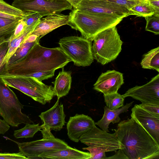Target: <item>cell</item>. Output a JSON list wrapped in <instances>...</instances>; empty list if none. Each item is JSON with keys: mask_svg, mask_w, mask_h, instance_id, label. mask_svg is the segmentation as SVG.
I'll return each mask as SVG.
<instances>
[{"mask_svg": "<svg viewBox=\"0 0 159 159\" xmlns=\"http://www.w3.org/2000/svg\"><path fill=\"white\" fill-rule=\"evenodd\" d=\"M70 61L60 47L45 48L39 41L21 61L7 68L5 73L1 76L28 77L36 72L64 68Z\"/></svg>", "mask_w": 159, "mask_h": 159, "instance_id": "1", "label": "cell"}, {"mask_svg": "<svg viewBox=\"0 0 159 159\" xmlns=\"http://www.w3.org/2000/svg\"><path fill=\"white\" fill-rule=\"evenodd\" d=\"M114 130L129 159H159V144L132 118L120 122Z\"/></svg>", "mask_w": 159, "mask_h": 159, "instance_id": "2", "label": "cell"}, {"mask_svg": "<svg viewBox=\"0 0 159 159\" xmlns=\"http://www.w3.org/2000/svg\"><path fill=\"white\" fill-rule=\"evenodd\" d=\"M69 16L67 25L79 31L82 36L91 41L98 33L116 25L123 19L111 16L89 13L75 8Z\"/></svg>", "mask_w": 159, "mask_h": 159, "instance_id": "3", "label": "cell"}, {"mask_svg": "<svg viewBox=\"0 0 159 159\" xmlns=\"http://www.w3.org/2000/svg\"><path fill=\"white\" fill-rule=\"evenodd\" d=\"M80 141L88 146L83 149L89 152L90 159H105V152H115L124 148L115 132L109 133L99 129L96 125L84 134Z\"/></svg>", "mask_w": 159, "mask_h": 159, "instance_id": "4", "label": "cell"}, {"mask_svg": "<svg viewBox=\"0 0 159 159\" xmlns=\"http://www.w3.org/2000/svg\"><path fill=\"white\" fill-rule=\"evenodd\" d=\"M92 46L94 58L102 65L115 60L122 49L123 42L116 25L106 29L94 37Z\"/></svg>", "mask_w": 159, "mask_h": 159, "instance_id": "5", "label": "cell"}, {"mask_svg": "<svg viewBox=\"0 0 159 159\" xmlns=\"http://www.w3.org/2000/svg\"><path fill=\"white\" fill-rule=\"evenodd\" d=\"M0 78L9 87L20 91L42 105L50 103L55 96L53 88L32 77L0 76Z\"/></svg>", "mask_w": 159, "mask_h": 159, "instance_id": "6", "label": "cell"}, {"mask_svg": "<svg viewBox=\"0 0 159 159\" xmlns=\"http://www.w3.org/2000/svg\"><path fill=\"white\" fill-rule=\"evenodd\" d=\"M24 106L14 92L0 78V116L3 120L12 127L33 123L29 116L22 112Z\"/></svg>", "mask_w": 159, "mask_h": 159, "instance_id": "7", "label": "cell"}, {"mask_svg": "<svg viewBox=\"0 0 159 159\" xmlns=\"http://www.w3.org/2000/svg\"><path fill=\"white\" fill-rule=\"evenodd\" d=\"M91 41L82 36H70L61 38L58 43L75 65L86 66L93 61Z\"/></svg>", "mask_w": 159, "mask_h": 159, "instance_id": "8", "label": "cell"}, {"mask_svg": "<svg viewBox=\"0 0 159 159\" xmlns=\"http://www.w3.org/2000/svg\"><path fill=\"white\" fill-rule=\"evenodd\" d=\"M11 5L23 12H37L43 16L60 13L72 7L66 0H14Z\"/></svg>", "mask_w": 159, "mask_h": 159, "instance_id": "9", "label": "cell"}, {"mask_svg": "<svg viewBox=\"0 0 159 159\" xmlns=\"http://www.w3.org/2000/svg\"><path fill=\"white\" fill-rule=\"evenodd\" d=\"M18 145L19 151L27 157V159H39L41 154L66 148L69 146L63 141L54 138H43L40 140L29 142L20 143L4 137Z\"/></svg>", "mask_w": 159, "mask_h": 159, "instance_id": "10", "label": "cell"}, {"mask_svg": "<svg viewBox=\"0 0 159 159\" xmlns=\"http://www.w3.org/2000/svg\"><path fill=\"white\" fill-rule=\"evenodd\" d=\"M84 11L122 18L133 15L126 7L104 0H82L75 8Z\"/></svg>", "mask_w": 159, "mask_h": 159, "instance_id": "11", "label": "cell"}, {"mask_svg": "<svg viewBox=\"0 0 159 159\" xmlns=\"http://www.w3.org/2000/svg\"><path fill=\"white\" fill-rule=\"evenodd\" d=\"M59 99L51 108L41 113L39 117L43 124L41 125V131L43 138L52 139L55 138L51 133V130L58 131L64 125L66 115L64 111L63 104H59Z\"/></svg>", "mask_w": 159, "mask_h": 159, "instance_id": "12", "label": "cell"}, {"mask_svg": "<svg viewBox=\"0 0 159 159\" xmlns=\"http://www.w3.org/2000/svg\"><path fill=\"white\" fill-rule=\"evenodd\" d=\"M122 96L124 98L131 97L142 103L159 105V74L144 85L129 89Z\"/></svg>", "mask_w": 159, "mask_h": 159, "instance_id": "13", "label": "cell"}, {"mask_svg": "<svg viewBox=\"0 0 159 159\" xmlns=\"http://www.w3.org/2000/svg\"><path fill=\"white\" fill-rule=\"evenodd\" d=\"M131 117L159 144V115L149 112L135 104L131 109Z\"/></svg>", "mask_w": 159, "mask_h": 159, "instance_id": "14", "label": "cell"}, {"mask_svg": "<svg viewBox=\"0 0 159 159\" xmlns=\"http://www.w3.org/2000/svg\"><path fill=\"white\" fill-rule=\"evenodd\" d=\"M124 83L123 74L115 70L102 73L93 85V89L104 95L117 92Z\"/></svg>", "mask_w": 159, "mask_h": 159, "instance_id": "15", "label": "cell"}, {"mask_svg": "<svg viewBox=\"0 0 159 159\" xmlns=\"http://www.w3.org/2000/svg\"><path fill=\"white\" fill-rule=\"evenodd\" d=\"M90 116L84 114L75 115L70 117L67 124V135L72 141L78 142L81 137L95 125Z\"/></svg>", "mask_w": 159, "mask_h": 159, "instance_id": "16", "label": "cell"}, {"mask_svg": "<svg viewBox=\"0 0 159 159\" xmlns=\"http://www.w3.org/2000/svg\"><path fill=\"white\" fill-rule=\"evenodd\" d=\"M69 20V15L60 13L48 15L41 19L32 34L37 35L40 39L57 28L68 25Z\"/></svg>", "mask_w": 159, "mask_h": 159, "instance_id": "17", "label": "cell"}, {"mask_svg": "<svg viewBox=\"0 0 159 159\" xmlns=\"http://www.w3.org/2000/svg\"><path fill=\"white\" fill-rule=\"evenodd\" d=\"M89 152H83L69 146L63 149L40 155L39 159H90Z\"/></svg>", "mask_w": 159, "mask_h": 159, "instance_id": "18", "label": "cell"}, {"mask_svg": "<svg viewBox=\"0 0 159 159\" xmlns=\"http://www.w3.org/2000/svg\"><path fill=\"white\" fill-rule=\"evenodd\" d=\"M134 101L126 103L121 108L115 110H111L106 106L104 107V113L102 119L97 122L95 123V125L98 126L102 130L109 132V125L111 123L113 124L119 123L120 120L119 115L121 113L126 112L131 107Z\"/></svg>", "mask_w": 159, "mask_h": 159, "instance_id": "19", "label": "cell"}, {"mask_svg": "<svg viewBox=\"0 0 159 159\" xmlns=\"http://www.w3.org/2000/svg\"><path fill=\"white\" fill-rule=\"evenodd\" d=\"M55 80L52 83L54 84L53 90L55 96L60 98L67 95L71 86L72 78L70 71H65L62 68Z\"/></svg>", "mask_w": 159, "mask_h": 159, "instance_id": "20", "label": "cell"}, {"mask_svg": "<svg viewBox=\"0 0 159 159\" xmlns=\"http://www.w3.org/2000/svg\"><path fill=\"white\" fill-rule=\"evenodd\" d=\"M39 40L37 35L33 34L30 35L10 58L6 65V69L21 61Z\"/></svg>", "mask_w": 159, "mask_h": 159, "instance_id": "21", "label": "cell"}, {"mask_svg": "<svg viewBox=\"0 0 159 159\" xmlns=\"http://www.w3.org/2000/svg\"><path fill=\"white\" fill-rule=\"evenodd\" d=\"M41 20L40 19L27 26L22 34L19 37L9 42L7 53L3 60L2 66L6 70V65L10 58L14 53L16 49L23 43L25 39L33 32L34 29Z\"/></svg>", "mask_w": 159, "mask_h": 159, "instance_id": "22", "label": "cell"}, {"mask_svg": "<svg viewBox=\"0 0 159 159\" xmlns=\"http://www.w3.org/2000/svg\"><path fill=\"white\" fill-rule=\"evenodd\" d=\"M143 68L155 70L159 72V47L151 50L143 56L141 62Z\"/></svg>", "mask_w": 159, "mask_h": 159, "instance_id": "23", "label": "cell"}, {"mask_svg": "<svg viewBox=\"0 0 159 159\" xmlns=\"http://www.w3.org/2000/svg\"><path fill=\"white\" fill-rule=\"evenodd\" d=\"M133 15L145 17L156 14L155 10L146 0L141 1L129 9Z\"/></svg>", "mask_w": 159, "mask_h": 159, "instance_id": "24", "label": "cell"}, {"mask_svg": "<svg viewBox=\"0 0 159 159\" xmlns=\"http://www.w3.org/2000/svg\"><path fill=\"white\" fill-rule=\"evenodd\" d=\"M23 128L14 131V136L17 139L32 138L36 133L41 131V125L39 124L27 123Z\"/></svg>", "mask_w": 159, "mask_h": 159, "instance_id": "25", "label": "cell"}, {"mask_svg": "<svg viewBox=\"0 0 159 159\" xmlns=\"http://www.w3.org/2000/svg\"><path fill=\"white\" fill-rule=\"evenodd\" d=\"M103 96L106 107L110 110H117L123 106L125 98L117 92L103 94Z\"/></svg>", "mask_w": 159, "mask_h": 159, "instance_id": "26", "label": "cell"}, {"mask_svg": "<svg viewBox=\"0 0 159 159\" xmlns=\"http://www.w3.org/2000/svg\"><path fill=\"white\" fill-rule=\"evenodd\" d=\"M20 20H15L9 25L0 27V44L4 42L9 41Z\"/></svg>", "mask_w": 159, "mask_h": 159, "instance_id": "27", "label": "cell"}, {"mask_svg": "<svg viewBox=\"0 0 159 159\" xmlns=\"http://www.w3.org/2000/svg\"><path fill=\"white\" fill-rule=\"evenodd\" d=\"M146 21L145 30L153 33L156 35L159 34V14L145 17Z\"/></svg>", "mask_w": 159, "mask_h": 159, "instance_id": "28", "label": "cell"}, {"mask_svg": "<svg viewBox=\"0 0 159 159\" xmlns=\"http://www.w3.org/2000/svg\"><path fill=\"white\" fill-rule=\"evenodd\" d=\"M0 11L23 18L27 12H23L2 0H0Z\"/></svg>", "mask_w": 159, "mask_h": 159, "instance_id": "29", "label": "cell"}, {"mask_svg": "<svg viewBox=\"0 0 159 159\" xmlns=\"http://www.w3.org/2000/svg\"><path fill=\"white\" fill-rule=\"evenodd\" d=\"M123 6L129 9L143 0H104ZM130 11V10H129Z\"/></svg>", "mask_w": 159, "mask_h": 159, "instance_id": "30", "label": "cell"}, {"mask_svg": "<svg viewBox=\"0 0 159 159\" xmlns=\"http://www.w3.org/2000/svg\"><path fill=\"white\" fill-rule=\"evenodd\" d=\"M26 15L22 18L27 26L41 19L43 16L39 13L34 12H27Z\"/></svg>", "mask_w": 159, "mask_h": 159, "instance_id": "31", "label": "cell"}, {"mask_svg": "<svg viewBox=\"0 0 159 159\" xmlns=\"http://www.w3.org/2000/svg\"><path fill=\"white\" fill-rule=\"evenodd\" d=\"M8 44L9 42L6 41L0 44V76L3 75L5 72L2 65L8 51Z\"/></svg>", "mask_w": 159, "mask_h": 159, "instance_id": "32", "label": "cell"}, {"mask_svg": "<svg viewBox=\"0 0 159 159\" xmlns=\"http://www.w3.org/2000/svg\"><path fill=\"white\" fill-rule=\"evenodd\" d=\"M55 71V70L40 71L30 75L28 77H34L42 81L53 77L54 75Z\"/></svg>", "mask_w": 159, "mask_h": 159, "instance_id": "33", "label": "cell"}, {"mask_svg": "<svg viewBox=\"0 0 159 159\" xmlns=\"http://www.w3.org/2000/svg\"><path fill=\"white\" fill-rule=\"evenodd\" d=\"M26 23L22 19L20 20L19 22L15 28L14 32L10 38L9 42L16 38L21 35L27 27Z\"/></svg>", "mask_w": 159, "mask_h": 159, "instance_id": "34", "label": "cell"}, {"mask_svg": "<svg viewBox=\"0 0 159 159\" xmlns=\"http://www.w3.org/2000/svg\"><path fill=\"white\" fill-rule=\"evenodd\" d=\"M139 105L149 112L159 115V105L153 103H142Z\"/></svg>", "mask_w": 159, "mask_h": 159, "instance_id": "35", "label": "cell"}, {"mask_svg": "<svg viewBox=\"0 0 159 159\" xmlns=\"http://www.w3.org/2000/svg\"><path fill=\"white\" fill-rule=\"evenodd\" d=\"M27 159L22 152H19L16 153H0V159Z\"/></svg>", "mask_w": 159, "mask_h": 159, "instance_id": "36", "label": "cell"}, {"mask_svg": "<svg viewBox=\"0 0 159 159\" xmlns=\"http://www.w3.org/2000/svg\"><path fill=\"white\" fill-rule=\"evenodd\" d=\"M105 159H129L122 149L115 151V154L110 157H107Z\"/></svg>", "mask_w": 159, "mask_h": 159, "instance_id": "37", "label": "cell"}, {"mask_svg": "<svg viewBox=\"0 0 159 159\" xmlns=\"http://www.w3.org/2000/svg\"><path fill=\"white\" fill-rule=\"evenodd\" d=\"M10 126L4 120L0 119V134H4L10 129Z\"/></svg>", "mask_w": 159, "mask_h": 159, "instance_id": "38", "label": "cell"}, {"mask_svg": "<svg viewBox=\"0 0 159 159\" xmlns=\"http://www.w3.org/2000/svg\"><path fill=\"white\" fill-rule=\"evenodd\" d=\"M155 10L156 14H159V0H146Z\"/></svg>", "mask_w": 159, "mask_h": 159, "instance_id": "39", "label": "cell"}, {"mask_svg": "<svg viewBox=\"0 0 159 159\" xmlns=\"http://www.w3.org/2000/svg\"><path fill=\"white\" fill-rule=\"evenodd\" d=\"M15 20L12 19L0 17V27L9 25Z\"/></svg>", "mask_w": 159, "mask_h": 159, "instance_id": "40", "label": "cell"}, {"mask_svg": "<svg viewBox=\"0 0 159 159\" xmlns=\"http://www.w3.org/2000/svg\"><path fill=\"white\" fill-rule=\"evenodd\" d=\"M0 17L12 19L15 20H19L22 18L1 11H0Z\"/></svg>", "mask_w": 159, "mask_h": 159, "instance_id": "41", "label": "cell"}, {"mask_svg": "<svg viewBox=\"0 0 159 159\" xmlns=\"http://www.w3.org/2000/svg\"><path fill=\"white\" fill-rule=\"evenodd\" d=\"M82 0H68V2L71 4L72 7L75 8Z\"/></svg>", "mask_w": 159, "mask_h": 159, "instance_id": "42", "label": "cell"}, {"mask_svg": "<svg viewBox=\"0 0 159 159\" xmlns=\"http://www.w3.org/2000/svg\"><path fill=\"white\" fill-rule=\"evenodd\" d=\"M66 0L68 2V0Z\"/></svg>", "mask_w": 159, "mask_h": 159, "instance_id": "43", "label": "cell"}, {"mask_svg": "<svg viewBox=\"0 0 159 159\" xmlns=\"http://www.w3.org/2000/svg\"></svg>", "mask_w": 159, "mask_h": 159, "instance_id": "44", "label": "cell"}]
</instances>
